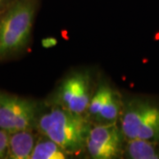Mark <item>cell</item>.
<instances>
[{
	"instance_id": "cell-13",
	"label": "cell",
	"mask_w": 159,
	"mask_h": 159,
	"mask_svg": "<svg viewBox=\"0 0 159 159\" xmlns=\"http://www.w3.org/2000/svg\"><path fill=\"white\" fill-rule=\"evenodd\" d=\"M57 43V40L54 39V38H48V39H45L43 41V44L45 47H47V48H50V47L54 46Z\"/></svg>"
},
{
	"instance_id": "cell-4",
	"label": "cell",
	"mask_w": 159,
	"mask_h": 159,
	"mask_svg": "<svg viewBox=\"0 0 159 159\" xmlns=\"http://www.w3.org/2000/svg\"><path fill=\"white\" fill-rule=\"evenodd\" d=\"M91 76L86 71L69 74L57 87L50 100L51 106H58L72 112L85 114L92 94Z\"/></svg>"
},
{
	"instance_id": "cell-5",
	"label": "cell",
	"mask_w": 159,
	"mask_h": 159,
	"mask_svg": "<svg viewBox=\"0 0 159 159\" xmlns=\"http://www.w3.org/2000/svg\"><path fill=\"white\" fill-rule=\"evenodd\" d=\"M35 101L0 92V128L8 133L33 130L38 118Z\"/></svg>"
},
{
	"instance_id": "cell-8",
	"label": "cell",
	"mask_w": 159,
	"mask_h": 159,
	"mask_svg": "<svg viewBox=\"0 0 159 159\" xmlns=\"http://www.w3.org/2000/svg\"><path fill=\"white\" fill-rule=\"evenodd\" d=\"M122 157L129 159H159V142L144 139L126 140Z\"/></svg>"
},
{
	"instance_id": "cell-3",
	"label": "cell",
	"mask_w": 159,
	"mask_h": 159,
	"mask_svg": "<svg viewBox=\"0 0 159 159\" xmlns=\"http://www.w3.org/2000/svg\"><path fill=\"white\" fill-rule=\"evenodd\" d=\"M120 128L125 140L144 139L159 142V101L134 97L124 102Z\"/></svg>"
},
{
	"instance_id": "cell-11",
	"label": "cell",
	"mask_w": 159,
	"mask_h": 159,
	"mask_svg": "<svg viewBox=\"0 0 159 159\" xmlns=\"http://www.w3.org/2000/svg\"><path fill=\"white\" fill-rule=\"evenodd\" d=\"M9 133L0 128V159L6 158L8 151Z\"/></svg>"
},
{
	"instance_id": "cell-10",
	"label": "cell",
	"mask_w": 159,
	"mask_h": 159,
	"mask_svg": "<svg viewBox=\"0 0 159 159\" xmlns=\"http://www.w3.org/2000/svg\"><path fill=\"white\" fill-rule=\"evenodd\" d=\"M69 156L50 138L42 135L35 142L30 159H66Z\"/></svg>"
},
{
	"instance_id": "cell-1",
	"label": "cell",
	"mask_w": 159,
	"mask_h": 159,
	"mask_svg": "<svg viewBox=\"0 0 159 159\" xmlns=\"http://www.w3.org/2000/svg\"><path fill=\"white\" fill-rule=\"evenodd\" d=\"M92 125L85 114L51 106L49 111L38 116L35 129L56 142L69 156H78L86 149Z\"/></svg>"
},
{
	"instance_id": "cell-12",
	"label": "cell",
	"mask_w": 159,
	"mask_h": 159,
	"mask_svg": "<svg viewBox=\"0 0 159 159\" xmlns=\"http://www.w3.org/2000/svg\"><path fill=\"white\" fill-rule=\"evenodd\" d=\"M14 1L15 0H0V13L4 10H6V8Z\"/></svg>"
},
{
	"instance_id": "cell-7",
	"label": "cell",
	"mask_w": 159,
	"mask_h": 159,
	"mask_svg": "<svg viewBox=\"0 0 159 159\" xmlns=\"http://www.w3.org/2000/svg\"><path fill=\"white\" fill-rule=\"evenodd\" d=\"M37 138L32 130L9 133L6 158L30 159Z\"/></svg>"
},
{
	"instance_id": "cell-6",
	"label": "cell",
	"mask_w": 159,
	"mask_h": 159,
	"mask_svg": "<svg viewBox=\"0 0 159 159\" xmlns=\"http://www.w3.org/2000/svg\"><path fill=\"white\" fill-rule=\"evenodd\" d=\"M120 126L115 124L93 125L87 141L86 150L94 159L121 157L125 142Z\"/></svg>"
},
{
	"instance_id": "cell-2",
	"label": "cell",
	"mask_w": 159,
	"mask_h": 159,
	"mask_svg": "<svg viewBox=\"0 0 159 159\" xmlns=\"http://www.w3.org/2000/svg\"><path fill=\"white\" fill-rule=\"evenodd\" d=\"M39 0H15L0 13V59L29 45Z\"/></svg>"
},
{
	"instance_id": "cell-9",
	"label": "cell",
	"mask_w": 159,
	"mask_h": 159,
	"mask_svg": "<svg viewBox=\"0 0 159 159\" xmlns=\"http://www.w3.org/2000/svg\"><path fill=\"white\" fill-rule=\"evenodd\" d=\"M124 102L118 91L111 89L106 101L102 106L101 111L93 121V125H108L115 124L120 119Z\"/></svg>"
}]
</instances>
